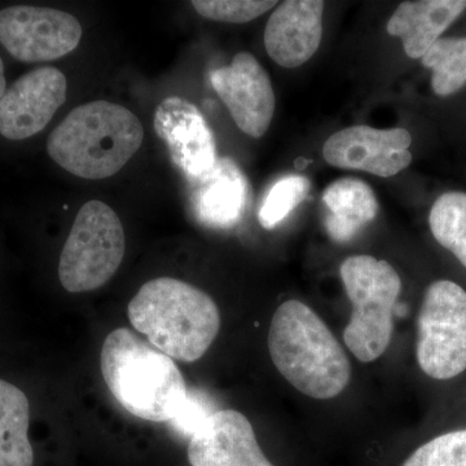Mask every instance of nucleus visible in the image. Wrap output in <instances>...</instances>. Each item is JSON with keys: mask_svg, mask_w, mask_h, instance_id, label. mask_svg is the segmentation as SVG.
I'll use <instances>...</instances> for the list:
<instances>
[{"mask_svg": "<svg viewBox=\"0 0 466 466\" xmlns=\"http://www.w3.org/2000/svg\"><path fill=\"white\" fill-rule=\"evenodd\" d=\"M268 350L279 372L309 398L330 400L349 385L348 355L317 312L299 300H287L276 309Z\"/></svg>", "mask_w": 466, "mask_h": 466, "instance_id": "nucleus-1", "label": "nucleus"}, {"mask_svg": "<svg viewBox=\"0 0 466 466\" xmlns=\"http://www.w3.org/2000/svg\"><path fill=\"white\" fill-rule=\"evenodd\" d=\"M143 140L142 122L130 109L96 100L66 116L48 137L47 150L67 173L101 180L121 171Z\"/></svg>", "mask_w": 466, "mask_h": 466, "instance_id": "nucleus-2", "label": "nucleus"}, {"mask_svg": "<svg viewBox=\"0 0 466 466\" xmlns=\"http://www.w3.org/2000/svg\"><path fill=\"white\" fill-rule=\"evenodd\" d=\"M128 319L150 345L177 360H198L217 339V303L198 288L174 278L153 279L128 303Z\"/></svg>", "mask_w": 466, "mask_h": 466, "instance_id": "nucleus-3", "label": "nucleus"}, {"mask_svg": "<svg viewBox=\"0 0 466 466\" xmlns=\"http://www.w3.org/2000/svg\"><path fill=\"white\" fill-rule=\"evenodd\" d=\"M100 363L113 397L137 419L168 422L186 400L188 389L173 359L127 328L108 334Z\"/></svg>", "mask_w": 466, "mask_h": 466, "instance_id": "nucleus-4", "label": "nucleus"}, {"mask_svg": "<svg viewBox=\"0 0 466 466\" xmlns=\"http://www.w3.org/2000/svg\"><path fill=\"white\" fill-rule=\"evenodd\" d=\"M339 272L352 303L343 341L358 360L370 363L390 343L400 276L390 263L370 256L350 257L343 260Z\"/></svg>", "mask_w": 466, "mask_h": 466, "instance_id": "nucleus-5", "label": "nucleus"}, {"mask_svg": "<svg viewBox=\"0 0 466 466\" xmlns=\"http://www.w3.org/2000/svg\"><path fill=\"white\" fill-rule=\"evenodd\" d=\"M121 219L106 202L92 200L79 208L58 262V279L70 293L99 289L124 260Z\"/></svg>", "mask_w": 466, "mask_h": 466, "instance_id": "nucleus-6", "label": "nucleus"}, {"mask_svg": "<svg viewBox=\"0 0 466 466\" xmlns=\"http://www.w3.org/2000/svg\"><path fill=\"white\" fill-rule=\"evenodd\" d=\"M416 355L426 376L455 379L466 370V291L450 280L426 289L417 320Z\"/></svg>", "mask_w": 466, "mask_h": 466, "instance_id": "nucleus-7", "label": "nucleus"}, {"mask_svg": "<svg viewBox=\"0 0 466 466\" xmlns=\"http://www.w3.org/2000/svg\"><path fill=\"white\" fill-rule=\"evenodd\" d=\"M82 25L58 9L14 5L0 11V43L16 60H57L78 47Z\"/></svg>", "mask_w": 466, "mask_h": 466, "instance_id": "nucleus-8", "label": "nucleus"}, {"mask_svg": "<svg viewBox=\"0 0 466 466\" xmlns=\"http://www.w3.org/2000/svg\"><path fill=\"white\" fill-rule=\"evenodd\" d=\"M210 82L242 133L256 139L267 133L275 115V92L254 55H236L229 66L211 70Z\"/></svg>", "mask_w": 466, "mask_h": 466, "instance_id": "nucleus-9", "label": "nucleus"}, {"mask_svg": "<svg viewBox=\"0 0 466 466\" xmlns=\"http://www.w3.org/2000/svg\"><path fill=\"white\" fill-rule=\"evenodd\" d=\"M412 137L404 128L352 126L333 134L325 142L328 164L345 170H360L381 177L400 174L412 162Z\"/></svg>", "mask_w": 466, "mask_h": 466, "instance_id": "nucleus-10", "label": "nucleus"}, {"mask_svg": "<svg viewBox=\"0 0 466 466\" xmlns=\"http://www.w3.org/2000/svg\"><path fill=\"white\" fill-rule=\"evenodd\" d=\"M156 134L167 146L175 167L191 180L207 177L216 167L217 144L200 109L179 96L158 104L153 119Z\"/></svg>", "mask_w": 466, "mask_h": 466, "instance_id": "nucleus-11", "label": "nucleus"}, {"mask_svg": "<svg viewBox=\"0 0 466 466\" xmlns=\"http://www.w3.org/2000/svg\"><path fill=\"white\" fill-rule=\"evenodd\" d=\"M66 76L56 67L26 73L0 99V135L24 140L41 133L66 103Z\"/></svg>", "mask_w": 466, "mask_h": 466, "instance_id": "nucleus-12", "label": "nucleus"}, {"mask_svg": "<svg viewBox=\"0 0 466 466\" xmlns=\"http://www.w3.org/2000/svg\"><path fill=\"white\" fill-rule=\"evenodd\" d=\"M192 466H274L257 441L249 420L235 410H217L188 444Z\"/></svg>", "mask_w": 466, "mask_h": 466, "instance_id": "nucleus-13", "label": "nucleus"}, {"mask_svg": "<svg viewBox=\"0 0 466 466\" xmlns=\"http://www.w3.org/2000/svg\"><path fill=\"white\" fill-rule=\"evenodd\" d=\"M324 7L320 0H288L278 5L265 30L267 54L278 66L299 67L317 54Z\"/></svg>", "mask_w": 466, "mask_h": 466, "instance_id": "nucleus-14", "label": "nucleus"}, {"mask_svg": "<svg viewBox=\"0 0 466 466\" xmlns=\"http://www.w3.org/2000/svg\"><path fill=\"white\" fill-rule=\"evenodd\" d=\"M466 0H416L400 3L388 23V33L398 36L410 58H421L458 20Z\"/></svg>", "mask_w": 466, "mask_h": 466, "instance_id": "nucleus-15", "label": "nucleus"}, {"mask_svg": "<svg viewBox=\"0 0 466 466\" xmlns=\"http://www.w3.org/2000/svg\"><path fill=\"white\" fill-rule=\"evenodd\" d=\"M327 208L324 225L336 242L352 240L361 229L375 220L379 202L367 183L352 177L336 180L323 193Z\"/></svg>", "mask_w": 466, "mask_h": 466, "instance_id": "nucleus-16", "label": "nucleus"}, {"mask_svg": "<svg viewBox=\"0 0 466 466\" xmlns=\"http://www.w3.org/2000/svg\"><path fill=\"white\" fill-rule=\"evenodd\" d=\"M200 183L196 213L201 222L219 228L236 225L249 198V187L231 159H218L214 170Z\"/></svg>", "mask_w": 466, "mask_h": 466, "instance_id": "nucleus-17", "label": "nucleus"}, {"mask_svg": "<svg viewBox=\"0 0 466 466\" xmlns=\"http://www.w3.org/2000/svg\"><path fill=\"white\" fill-rule=\"evenodd\" d=\"M30 404L25 392L0 380V466H33Z\"/></svg>", "mask_w": 466, "mask_h": 466, "instance_id": "nucleus-18", "label": "nucleus"}, {"mask_svg": "<svg viewBox=\"0 0 466 466\" xmlns=\"http://www.w3.org/2000/svg\"><path fill=\"white\" fill-rule=\"evenodd\" d=\"M433 72L431 87L438 96H450L466 85V36L440 38L421 57Z\"/></svg>", "mask_w": 466, "mask_h": 466, "instance_id": "nucleus-19", "label": "nucleus"}, {"mask_svg": "<svg viewBox=\"0 0 466 466\" xmlns=\"http://www.w3.org/2000/svg\"><path fill=\"white\" fill-rule=\"evenodd\" d=\"M429 225L435 240L466 268V193L441 195L431 208Z\"/></svg>", "mask_w": 466, "mask_h": 466, "instance_id": "nucleus-20", "label": "nucleus"}, {"mask_svg": "<svg viewBox=\"0 0 466 466\" xmlns=\"http://www.w3.org/2000/svg\"><path fill=\"white\" fill-rule=\"evenodd\" d=\"M309 191V180L302 175H288L281 177L267 192L260 205L258 219L266 229L275 228L283 222L300 202L305 200Z\"/></svg>", "mask_w": 466, "mask_h": 466, "instance_id": "nucleus-21", "label": "nucleus"}, {"mask_svg": "<svg viewBox=\"0 0 466 466\" xmlns=\"http://www.w3.org/2000/svg\"><path fill=\"white\" fill-rule=\"evenodd\" d=\"M401 466H466V429L426 441Z\"/></svg>", "mask_w": 466, "mask_h": 466, "instance_id": "nucleus-22", "label": "nucleus"}, {"mask_svg": "<svg viewBox=\"0 0 466 466\" xmlns=\"http://www.w3.org/2000/svg\"><path fill=\"white\" fill-rule=\"evenodd\" d=\"M193 8L202 17L220 23L245 24L256 20L269 9L278 5V2H260V0H195Z\"/></svg>", "mask_w": 466, "mask_h": 466, "instance_id": "nucleus-23", "label": "nucleus"}, {"mask_svg": "<svg viewBox=\"0 0 466 466\" xmlns=\"http://www.w3.org/2000/svg\"><path fill=\"white\" fill-rule=\"evenodd\" d=\"M216 412L207 394L198 389H188L186 400L168 424L177 434L192 438Z\"/></svg>", "mask_w": 466, "mask_h": 466, "instance_id": "nucleus-24", "label": "nucleus"}, {"mask_svg": "<svg viewBox=\"0 0 466 466\" xmlns=\"http://www.w3.org/2000/svg\"><path fill=\"white\" fill-rule=\"evenodd\" d=\"M5 91H7V81H5V64H3V60L0 58V99H2Z\"/></svg>", "mask_w": 466, "mask_h": 466, "instance_id": "nucleus-25", "label": "nucleus"}]
</instances>
